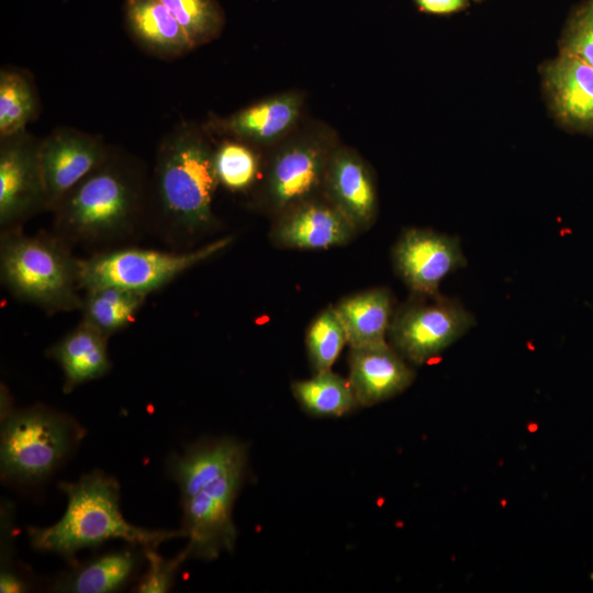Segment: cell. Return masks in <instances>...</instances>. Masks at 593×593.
Wrapping results in <instances>:
<instances>
[{"instance_id": "cell-17", "label": "cell", "mask_w": 593, "mask_h": 593, "mask_svg": "<svg viewBox=\"0 0 593 593\" xmlns=\"http://www.w3.org/2000/svg\"><path fill=\"white\" fill-rule=\"evenodd\" d=\"M247 465V447L232 437L204 439L167 461V474L181 492V502L227 472Z\"/></svg>"}, {"instance_id": "cell-8", "label": "cell", "mask_w": 593, "mask_h": 593, "mask_svg": "<svg viewBox=\"0 0 593 593\" xmlns=\"http://www.w3.org/2000/svg\"><path fill=\"white\" fill-rule=\"evenodd\" d=\"M246 467L227 472L181 502V529L188 538L184 549L189 558L210 561L223 551H233L237 537L233 508L245 480Z\"/></svg>"}, {"instance_id": "cell-28", "label": "cell", "mask_w": 593, "mask_h": 593, "mask_svg": "<svg viewBox=\"0 0 593 593\" xmlns=\"http://www.w3.org/2000/svg\"><path fill=\"white\" fill-rule=\"evenodd\" d=\"M184 30L192 45H203L215 37L224 25L216 0H160Z\"/></svg>"}, {"instance_id": "cell-32", "label": "cell", "mask_w": 593, "mask_h": 593, "mask_svg": "<svg viewBox=\"0 0 593 593\" xmlns=\"http://www.w3.org/2000/svg\"><path fill=\"white\" fill-rule=\"evenodd\" d=\"M26 585L24 581L13 571L1 572L0 575V592H23Z\"/></svg>"}, {"instance_id": "cell-20", "label": "cell", "mask_w": 593, "mask_h": 593, "mask_svg": "<svg viewBox=\"0 0 593 593\" xmlns=\"http://www.w3.org/2000/svg\"><path fill=\"white\" fill-rule=\"evenodd\" d=\"M334 307L345 327L349 347L387 340L395 310L389 289L377 287L354 293Z\"/></svg>"}, {"instance_id": "cell-26", "label": "cell", "mask_w": 593, "mask_h": 593, "mask_svg": "<svg viewBox=\"0 0 593 593\" xmlns=\"http://www.w3.org/2000/svg\"><path fill=\"white\" fill-rule=\"evenodd\" d=\"M346 344L345 327L334 305H329L314 317L306 329L305 347L313 371L331 370Z\"/></svg>"}, {"instance_id": "cell-9", "label": "cell", "mask_w": 593, "mask_h": 593, "mask_svg": "<svg viewBox=\"0 0 593 593\" xmlns=\"http://www.w3.org/2000/svg\"><path fill=\"white\" fill-rule=\"evenodd\" d=\"M111 148L100 135L68 126L56 127L41 138L38 157L46 211L53 213L74 188L107 160Z\"/></svg>"}, {"instance_id": "cell-4", "label": "cell", "mask_w": 593, "mask_h": 593, "mask_svg": "<svg viewBox=\"0 0 593 593\" xmlns=\"http://www.w3.org/2000/svg\"><path fill=\"white\" fill-rule=\"evenodd\" d=\"M0 276L18 300L49 314L80 310L79 258L57 234L1 231Z\"/></svg>"}, {"instance_id": "cell-23", "label": "cell", "mask_w": 593, "mask_h": 593, "mask_svg": "<svg viewBox=\"0 0 593 593\" xmlns=\"http://www.w3.org/2000/svg\"><path fill=\"white\" fill-rule=\"evenodd\" d=\"M146 296L115 286L85 290L80 307L81 321L110 337L134 322Z\"/></svg>"}, {"instance_id": "cell-13", "label": "cell", "mask_w": 593, "mask_h": 593, "mask_svg": "<svg viewBox=\"0 0 593 593\" xmlns=\"http://www.w3.org/2000/svg\"><path fill=\"white\" fill-rule=\"evenodd\" d=\"M357 235L351 223L328 200L310 199L278 215L269 237L286 249H326Z\"/></svg>"}, {"instance_id": "cell-25", "label": "cell", "mask_w": 593, "mask_h": 593, "mask_svg": "<svg viewBox=\"0 0 593 593\" xmlns=\"http://www.w3.org/2000/svg\"><path fill=\"white\" fill-rule=\"evenodd\" d=\"M41 112L40 96L30 72L16 67L0 70V138L26 131Z\"/></svg>"}, {"instance_id": "cell-11", "label": "cell", "mask_w": 593, "mask_h": 593, "mask_svg": "<svg viewBox=\"0 0 593 593\" xmlns=\"http://www.w3.org/2000/svg\"><path fill=\"white\" fill-rule=\"evenodd\" d=\"M391 255L395 272L414 294L438 293L441 281L467 265L457 236L427 228L405 230Z\"/></svg>"}, {"instance_id": "cell-29", "label": "cell", "mask_w": 593, "mask_h": 593, "mask_svg": "<svg viewBox=\"0 0 593 593\" xmlns=\"http://www.w3.org/2000/svg\"><path fill=\"white\" fill-rule=\"evenodd\" d=\"M144 556L148 562V568L136 586L135 591L138 593H165L170 591L180 566L189 558L184 548L171 559L161 557L155 548L144 549Z\"/></svg>"}, {"instance_id": "cell-2", "label": "cell", "mask_w": 593, "mask_h": 593, "mask_svg": "<svg viewBox=\"0 0 593 593\" xmlns=\"http://www.w3.org/2000/svg\"><path fill=\"white\" fill-rule=\"evenodd\" d=\"M148 182L136 158L112 147L55 209L54 233L68 244L91 245L128 236L147 212Z\"/></svg>"}, {"instance_id": "cell-7", "label": "cell", "mask_w": 593, "mask_h": 593, "mask_svg": "<svg viewBox=\"0 0 593 593\" xmlns=\"http://www.w3.org/2000/svg\"><path fill=\"white\" fill-rule=\"evenodd\" d=\"M475 324L473 314L455 298L414 294L395 307L388 336L404 359L424 365L439 357Z\"/></svg>"}, {"instance_id": "cell-18", "label": "cell", "mask_w": 593, "mask_h": 593, "mask_svg": "<svg viewBox=\"0 0 593 593\" xmlns=\"http://www.w3.org/2000/svg\"><path fill=\"white\" fill-rule=\"evenodd\" d=\"M124 21L133 41L146 53L174 59L194 48L182 26L160 0H124Z\"/></svg>"}, {"instance_id": "cell-22", "label": "cell", "mask_w": 593, "mask_h": 593, "mask_svg": "<svg viewBox=\"0 0 593 593\" xmlns=\"http://www.w3.org/2000/svg\"><path fill=\"white\" fill-rule=\"evenodd\" d=\"M138 563V555L131 549L110 551L76 566L53 589L70 593L114 592L127 583Z\"/></svg>"}, {"instance_id": "cell-33", "label": "cell", "mask_w": 593, "mask_h": 593, "mask_svg": "<svg viewBox=\"0 0 593 593\" xmlns=\"http://www.w3.org/2000/svg\"><path fill=\"white\" fill-rule=\"evenodd\" d=\"M590 13L593 14V0H590L585 5H583Z\"/></svg>"}, {"instance_id": "cell-31", "label": "cell", "mask_w": 593, "mask_h": 593, "mask_svg": "<svg viewBox=\"0 0 593 593\" xmlns=\"http://www.w3.org/2000/svg\"><path fill=\"white\" fill-rule=\"evenodd\" d=\"M421 10L433 14H450L467 7V0H414Z\"/></svg>"}, {"instance_id": "cell-30", "label": "cell", "mask_w": 593, "mask_h": 593, "mask_svg": "<svg viewBox=\"0 0 593 593\" xmlns=\"http://www.w3.org/2000/svg\"><path fill=\"white\" fill-rule=\"evenodd\" d=\"M560 52L593 67V14L584 7L568 22L561 38Z\"/></svg>"}, {"instance_id": "cell-21", "label": "cell", "mask_w": 593, "mask_h": 593, "mask_svg": "<svg viewBox=\"0 0 593 593\" xmlns=\"http://www.w3.org/2000/svg\"><path fill=\"white\" fill-rule=\"evenodd\" d=\"M299 110L298 98L283 94L242 109L214 126L243 142L267 143L291 127Z\"/></svg>"}, {"instance_id": "cell-19", "label": "cell", "mask_w": 593, "mask_h": 593, "mask_svg": "<svg viewBox=\"0 0 593 593\" xmlns=\"http://www.w3.org/2000/svg\"><path fill=\"white\" fill-rule=\"evenodd\" d=\"M108 339L81 321L74 329L47 349L64 373V392L103 377L111 369Z\"/></svg>"}, {"instance_id": "cell-15", "label": "cell", "mask_w": 593, "mask_h": 593, "mask_svg": "<svg viewBox=\"0 0 593 593\" xmlns=\"http://www.w3.org/2000/svg\"><path fill=\"white\" fill-rule=\"evenodd\" d=\"M544 88L556 119L570 130L593 135V67L560 52L544 71Z\"/></svg>"}, {"instance_id": "cell-16", "label": "cell", "mask_w": 593, "mask_h": 593, "mask_svg": "<svg viewBox=\"0 0 593 593\" xmlns=\"http://www.w3.org/2000/svg\"><path fill=\"white\" fill-rule=\"evenodd\" d=\"M327 200L355 230H368L376 221L377 191L366 164L355 153L340 149L329 155L324 184Z\"/></svg>"}, {"instance_id": "cell-3", "label": "cell", "mask_w": 593, "mask_h": 593, "mask_svg": "<svg viewBox=\"0 0 593 593\" xmlns=\"http://www.w3.org/2000/svg\"><path fill=\"white\" fill-rule=\"evenodd\" d=\"M67 496L63 517L48 527H29L34 549L51 552L72 562L81 549L97 547L110 539H123L143 549L184 537L182 529H147L128 523L120 510V484L100 470L83 474L76 482H60Z\"/></svg>"}, {"instance_id": "cell-5", "label": "cell", "mask_w": 593, "mask_h": 593, "mask_svg": "<svg viewBox=\"0 0 593 593\" xmlns=\"http://www.w3.org/2000/svg\"><path fill=\"white\" fill-rule=\"evenodd\" d=\"M85 436L70 416L44 405L4 413L1 424V477L35 483L52 474Z\"/></svg>"}, {"instance_id": "cell-27", "label": "cell", "mask_w": 593, "mask_h": 593, "mask_svg": "<svg viewBox=\"0 0 593 593\" xmlns=\"http://www.w3.org/2000/svg\"><path fill=\"white\" fill-rule=\"evenodd\" d=\"M213 160L219 184L232 192L247 190L258 176V157L243 141L222 142L214 149Z\"/></svg>"}, {"instance_id": "cell-24", "label": "cell", "mask_w": 593, "mask_h": 593, "mask_svg": "<svg viewBox=\"0 0 593 593\" xmlns=\"http://www.w3.org/2000/svg\"><path fill=\"white\" fill-rule=\"evenodd\" d=\"M291 391L301 409L316 417H340L359 406L348 378L332 369L293 381Z\"/></svg>"}, {"instance_id": "cell-1", "label": "cell", "mask_w": 593, "mask_h": 593, "mask_svg": "<svg viewBox=\"0 0 593 593\" xmlns=\"http://www.w3.org/2000/svg\"><path fill=\"white\" fill-rule=\"evenodd\" d=\"M213 155L203 132L191 123L174 126L158 144L147 211L171 242L194 238L215 224L212 203L219 181Z\"/></svg>"}, {"instance_id": "cell-6", "label": "cell", "mask_w": 593, "mask_h": 593, "mask_svg": "<svg viewBox=\"0 0 593 593\" xmlns=\"http://www.w3.org/2000/svg\"><path fill=\"white\" fill-rule=\"evenodd\" d=\"M233 242L232 236L214 239L188 251L125 247L79 258L81 290L115 286L148 295L192 267L212 258Z\"/></svg>"}, {"instance_id": "cell-10", "label": "cell", "mask_w": 593, "mask_h": 593, "mask_svg": "<svg viewBox=\"0 0 593 593\" xmlns=\"http://www.w3.org/2000/svg\"><path fill=\"white\" fill-rule=\"evenodd\" d=\"M41 138L27 131L0 138V227L18 228L46 211L40 166Z\"/></svg>"}, {"instance_id": "cell-14", "label": "cell", "mask_w": 593, "mask_h": 593, "mask_svg": "<svg viewBox=\"0 0 593 593\" xmlns=\"http://www.w3.org/2000/svg\"><path fill=\"white\" fill-rule=\"evenodd\" d=\"M387 340L350 347L348 381L359 406L388 401L411 387L415 371Z\"/></svg>"}, {"instance_id": "cell-12", "label": "cell", "mask_w": 593, "mask_h": 593, "mask_svg": "<svg viewBox=\"0 0 593 593\" xmlns=\"http://www.w3.org/2000/svg\"><path fill=\"white\" fill-rule=\"evenodd\" d=\"M331 154L314 143H299L282 149L272 160L265 183V204L282 212L314 197L324 184Z\"/></svg>"}]
</instances>
